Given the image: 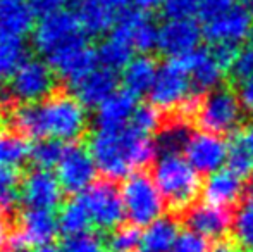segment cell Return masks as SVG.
Masks as SVG:
<instances>
[{"mask_svg":"<svg viewBox=\"0 0 253 252\" xmlns=\"http://www.w3.org/2000/svg\"><path fill=\"white\" fill-rule=\"evenodd\" d=\"M160 125H162V114H160L159 109L152 104L140 105V107L136 109V112H134L133 121H131V126H133L134 130L141 131V133H145V135H152L153 131L162 130Z\"/></svg>","mask_w":253,"mask_h":252,"instance_id":"8d00e7d4","label":"cell"},{"mask_svg":"<svg viewBox=\"0 0 253 252\" xmlns=\"http://www.w3.org/2000/svg\"><path fill=\"white\" fill-rule=\"evenodd\" d=\"M97 171L98 166L91 155L90 149L83 147L78 142H73V144H67L64 147L55 175L64 192L81 195L95 183Z\"/></svg>","mask_w":253,"mask_h":252,"instance_id":"30bf717a","label":"cell"},{"mask_svg":"<svg viewBox=\"0 0 253 252\" xmlns=\"http://www.w3.org/2000/svg\"><path fill=\"white\" fill-rule=\"evenodd\" d=\"M86 35L78 14L64 9L38 21L33 30V45L48 62L71 45L88 40Z\"/></svg>","mask_w":253,"mask_h":252,"instance_id":"52a82bcc","label":"cell"},{"mask_svg":"<svg viewBox=\"0 0 253 252\" xmlns=\"http://www.w3.org/2000/svg\"><path fill=\"white\" fill-rule=\"evenodd\" d=\"M150 102L160 112H177L179 118H195L200 99L181 59H169L159 66Z\"/></svg>","mask_w":253,"mask_h":252,"instance_id":"277c9868","label":"cell"},{"mask_svg":"<svg viewBox=\"0 0 253 252\" xmlns=\"http://www.w3.org/2000/svg\"><path fill=\"white\" fill-rule=\"evenodd\" d=\"M30 252H60L59 249H55L53 246H45V247H38V249H33Z\"/></svg>","mask_w":253,"mask_h":252,"instance_id":"f907efd6","label":"cell"},{"mask_svg":"<svg viewBox=\"0 0 253 252\" xmlns=\"http://www.w3.org/2000/svg\"><path fill=\"white\" fill-rule=\"evenodd\" d=\"M238 95H240V101H241V104H243V107L247 109V111L253 112V76L241 81Z\"/></svg>","mask_w":253,"mask_h":252,"instance_id":"f6af8a7d","label":"cell"},{"mask_svg":"<svg viewBox=\"0 0 253 252\" xmlns=\"http://www.w3.org/2000/svg\"><path fill=\"white\" fill-rule=\"evenodd\" d=\"M48 64L64 81L76 87L88 74L93 73L100 62H98L97 50L88 45V40H83L57 54L48 61Z\"/></svg>","mask_w":253,"mask_h":252,"instance_id":"e0dca14e","label":"cell"},{"mask_svg":"<svg viewBox=\"0 0 253 252\" xmlns=\"http://www.w3.org/2000/svg\"><path fill=\"white\" fill-rule=\"evenodd\" d=\"M76 14L88 35H103L114 30L133 0H74Z\"/></svg>","mask_w":253,"mask_h":252,"instance_id":"2e32d148","label":"cell"},{"mask_svg":"<svg viewBox=\"0 0 253 252\" xmlns=\"http://www.w3.org/2000/svg\"><path fill=\"white\" fill-rule=\"evenodd\" d=\"M153 180L172 211H190L200 195V173L188 162L183 152H162L153 162Z\"/></svg>","mask_w":253,"mask_h":252,"instance_id":"3957f363","label":"cell"},{"mask_svg":"<svg viewBox=\"0 0 253 252\" xmlns=\"http://www.w3.org/2000/svg\"><path fill=\"white\" fill-rule=\"evenodd\" d=\"M212 252H238V249L234 246H231V244L222 242V244H219V246H217Z\"/></svg>","mask_w":253,"mask_h":252,"instance_id":"681fc988","label":"cell"},{"mask_svg":"<svg viewBox=\"0 0 253 252\" xmlns=\"http://www.w3.org/2000/svg\"><path fill=\"white\" fill-rule=\"evenodd\" d=\"M229 71L234 80L240 83L253 76V44L245 45L238 50L236 59H234Z\"/></svg>","mask_w":253,"mask_h":252,"instance_id":"60d3db41","label":"cell"},{"mask_svg":"<svg viewBox=\"0 0 253 252\" xmlns=\"http://www.w3.org/2000/svg\"><path fill=\"white\" fill-rule=\"evenodd\" d=\"M157 144L133 126L123 130H97L91 135L90 152L102 171L110 180H126L133 173L152 164Z\"/></svg>","mask_w":253,"mask_h":252,"instance_id":"7a4b0ae2","label":"cell"},{"mask_svg":"<svg viewBox=\"0 0 253 252\" xmlns=\"http://www.w3.org/2000/svg\"><path fill=\"white\" fill-rule=\"evenodd\" d=\"M233 235L241 247L253 251V194L245 197L238 205L233 221Z\"/></svg>","mask_w":253,"mask_h":252,"instance_id":"4dcf8cb0","label":"cell"},{"mask_svg":"<svg viewBox=\"0 0 253 252\" xmlns=\"http://www.w3.org/2000/svg\"><path fill=\"white\" fill-rule=\"evenodd\" d=\"M57 218H59L60 232H62L67 239H69V237L88 233L90 225H93L83 195H76V197L69 199L66 204H62Z\"/></svg>","mask_w":253,"mask_h":252,"instance_id":"4316f807","label":"cell"},{"mask_svg":"<svg viewBox=\"0 0 253 252\" xmlns=\"http://www.w3.org/2000/svg\"><path fill=\"white\" fill-rule=\"evenodd\" d=\"M10 94L23 104H37L53 94L55 71L43 59H26L10 76Z\"/></svg>","mask_w":253,"mask_h":252,"instance_id":"ba28073f","label":"cell"},{"mask_svg":"<svg viewBox=\"0 0 253 252\" xmlns=\"http://www.w3.org/2000/svg\"><path fill=\"white\" fill-rule=\"evenodd\" d=\"M64 189L50 169H31L21 183V199L30 209L53 211L62 202Z\"/></svg>","mask_w":253,"mask_h":252,"instance_id":"9a60e30c","label":"cell"},{"mask_svg":"<svg viewBox=\"0 0 253 252\" xmlns=\"http://www.w3.org/2000/svg\"><path fill=\"white\" fill-rule=\"evenodd\" d=\"M60 252H105V246L100 237L88 232L66 239V242L60 247Z\"/></svg>","mask_w":253,"mask_h":252,"instance_id":"74e56055","label":"cell"},{"mask_svg":"<svg viewBox=\"0 0 253 252\" xmlns=\"http://www.w3.org/2000/svg\"><path fill=\"white\" fill-rule=\"evenodd\" d=\"M238 45H231V44H220V45H212L210 52L215 57V61L224 67V69H231L234 59L238 54Z\"/></svg>","mask_w":253,"mask_h":252,"instance_id":"ee69618b","label":"cell"},{"mask_svg":"<svg viewBox=\"0 0 253 252\" xmlns=\"http://www.w3.org/2000/svg\"><path fill=\"white\" fill-rule=\"evenodd\" d=\"M238 3H240L238 0H198L197 16L207 24L210 21L217 19V17L224 16L226 12H229Z\"/></svg>","mask_w":253,"mask_h":252,"instance_id":"f35d334b","label":"cell"},{"mask_svg":"<svg viewBox=\"0 0 253 252\" xmlns=\"http://www.w3.org/2000/svg\"><path fill=\"white\" fill-rule=\"evenodd\" d=\"M69 2H73V0H28L33 14L40 19L64 10V5Z\"/></svg>","mask_w":253,"mask_h":252,"instance_id":"7bdbcfd3","label":"cell"},{"mask_svg":"<svg viewBox=\"0 0 253 252\" xmlns=\"http://www.w3.org/2000/svg\"><path fill=\"white\" fill-rule=\"evenodd\" d=\"M203 30L195 19H167L159 26V49L169 59H179L198 49Z\"/></svg>","mask_w":253,"mask_h":252,"instance_id":"5bb4252c","label":"cell"},{"mask_svg":"<svg viewBox=\"0 0 253 252\" xmlns=\"http://www.w3.org/2000/svg\"><path fill=\"white\" fill-rule=\"evenodd\" d=\"M134 9L141 10V12H150V10H155L159 7H162L164 0H133Z\"/></svg>","mask_w":253,"mask_h":252,"instance_id":"bcb514c9","label":"cell"},{"mask_svg":"<svg viewBox=\"0 0 253 252\" xmlns=\"http://www.w3.org/2000/svg\"><path fill=\"white\" fill-rule=\"evenodd\" d=\"M252 178H253V173H252Z\"/></svg>","mask_w":253,"mask_h":252,"instance_id":"f5cc1de1","label":"cell"},{"mask_svg":"<svg viewBox=\"0 0 253 252\" xmlns=\"http://www.w3.org/2000/svg\"><path fill=\"white\" fill-rule=\"evenodd\" d=\"M117 85H119L117 71L98 66L93 73H90L74 87V95L86 107H98L110 95L116 94Z\"/></svg>","mask_w":253,"mask_h":252,"instance_id":"603a6c76","label":"cell"},{"mask_svg":"<svg viewBox=\"0 0 253 252\" xmlns=\"http://www.w3.org/2000/svg\"><path fill=\"white\" fill-rule=\"evenodd\" d=\"M252 252H253V251H252Z\"/></svg>","mask_w":253,"mask_h":252,"instance_id":"db71d44e","label":"cell"},{"mask_svg":"<svg viewBox=\"0 0 253 252\" xmlns=\"http://www.w3.org/2000/svg\"><path fill=\"white\" fill-rule=\"evenodd\" d=\"M26 61V45L23 38L0 33V76L10 74Z\"/></svg>","mask_w":253,"mask_h":252,"instance_id":"f546056e","label":"cell"},{"mask_svg":"<svg viewBox=\"0 0 253 252\" xmlns=\"http://www.w3.org/2000/svg\"><path fill=\"white\" fill-rule=\"evenodd\" d=\"M35 14L28 0H0V33L23 38L33 28Z\"/></svg>","mask_w":253,"mask_h":252,"instance_id":"d4e9b609","label":"cell"},{"mask_svg":"<svg viewBox=\"0 0 253 252\" xmlns=\"http://www.w3.org/2000/svg\"><path fill=\"white\" fill-rule=\"evenodd\" d=\"M248 5H250L252 9H253V0H248Z\"/></svg>","mask_w":253,"mask_h":252,"instance_id":"816d5d0a","label":"cell"},{"mask_svg":"<svg viewBox=\"0 0 253 252\" xmlns=\"http://www.w3.org/2000/svg\"><path fill=\"white\" fill-rule=\"evenodd\" d=\"M110 33L123 38L133 47L134 52L140 54H148L159 45V26L147 12H141L138 9L124 12Z\"/></svg>","mask_w":253,"mask_h":252,"instance_id":"ac0fdd59","label":"cell"},{"mask_svg":"<svg viewBox=\"0 0 253 252\" xmlns=\"http://www.w3.org/2000/svg\"><path fill=\"white\" fill-rule=\"evenodd\" d=\"M9 242H10L9 226H7L5 219L0 216V252H3L5 247H9Z\"/></svg>","mask_w":253,"mask_h":252,"instance_id":"7dc6e473","label":"cell"},{"mask_svg":"<svg viewBox=\"0 0 253 252\" xmlns=\"http://www.w3.org/2000/svg\"><path fill=\"white\" fill-rule=\"evenodd\" d=\"M241 138H243V142L247 144V147L250 149V152L253 154V121L245 126L243 133H241Z\"/></svg>","mask_w":253,"mask_h":252,"instance_id":"c3c4849f","label":"cell"},{"mask_svg":"<svg viewBox=\"0 0 253 252\" xmlns=\"http://www.w3.org/2000/svg\"><path fill=\"white\" fill-rule=\"evenodd\" d=\"M198 10V0H164L162 12L167 19H193Z\"/></svg>","mask_w":253,"mask_h":252,"instance_id":"ab89813d","label":"cell"},{"mask_svg":"<svg viewBox=\"0 0 253 252\" xmlns=\"http://www.w3.org/2000/svg\"><path fill=\"white\" fill-rule=\"evenodd\" d=\"M133 52L134 50L129 44H126L123 38L110 33V37L105 38L100 44L97 54H98V62H100V66L117 71V69H124V67L131 62Z\"/></svg>","mask_w":253,"mask_h":252,"instance_id":"f1b7e54d","label":"cell"},{"mask_svg":"<svg viewBox=\"0 0 253 252\" xmlns=\"http://www.w3.org/2000/svg\"><path fill=\"white\" fill-rule=\"evenodd\" d=\"M253 35V9L248 3H238L224 16L203 26V37L212 45H238Z\"/></svg>","mask_w":253,"mask_h":252,"instance_id":"4fadbf2b","label":"cell"},{"mask_svg":"<svg viewBox=\"0 0 253 252\" xmlns=\"http://www.w3.org/2000/svg\"><path fill=\"white\" fill-rule=\"evenodd\" d=\"M30 151L26 137L14 130H0V168H17L30 159Z\"/></svg>","mask_w":253,"mask_h":252,"instance_id":"83f0119b","label":"cell"},{"mask_svg":"<svg viewBox=\"0 0 253 252\" xmlns=\"http://www.w3.org/2000/svg\"><path fill=\"white\" fill-rule=\"evenodd\" d=\"M59 232V218L55 212L28 207L19 216L16 232L10 235L9 249L12 252H26L52 246Z\"/></svg>","mask_w":253,"mask_h":252,"instance_id":"9c48e42d","label":"cell"},{"mask_svg":"<svg viewBox=\"0 0 253 252\" xmlns=\"http://www.w3.org/2000/svg\"><path fill=\"white\" fill-rule=\"evenodd\" d=\"M179 59L190 73L197 92H210L220 87L226 69L215 61L210 49H197L195 52Z\"/></svg>","mask_w":253,"mask_h":252,"instance_id":"7402d4cb","label":"cell"},{"mask_svg":"<svg viewBox=\"0 0 253 252\" xmlns=\"http://www.w3.org/2000/svg\"><path fill=\"white\" fill-rule=\"evenodd\" d=\"M234 216L227 207L209 204H195L186 212V225L191 232L205 237L207 240H222L233 232Z\"/></svg>","mask_w":253,"mask_h":252,"instance_id":"d6986e66","label":"cell"},{"mask_svg":"<svg viewBox=\"0 0 253 252\" xmlns=\"http://www.w3.org/2000/svg\"><path fill=\"white\" fill-rule=\"evenodd\" d=\"M90 211L91 223L100 230H116L126 216L121 189L112 182H97L81 194Z\"/></svg>","mask_w":253,"mask_h":252,"instance_id":"8fae6325","label":"cell"},{"mask_svg":"<svg viewBox=\"0 0 253 252\" xmlns=\"http://www.w3.org/2000/svg\"><path fill=\"white\" fill-rule=\"evenodd\" d=\"M226 168H229L231 171L243 176V178H247L250 173H253V154L241 137L234 138L229 144V154H227Z\"/></svg>","mask_w":253,"mask_h":252,"instance_id":"e575fe53","label":"cell"},{"mask_svg":"<svg viewBox=\"0 0 253 252\" xmlns=\"http://www.w3.org/2000/svg\"><path fill=\"white\" fill-rule=\"evenodd\" d=\"M136 95L127 90H117L105 102H102L95 112V125L97 130H123L133 121L136 112Z\"/></svg>","mask_w":253,"mask_h":252,"instance_id":"44dd1931","label":"cell"},{"mask_svg":"<svg viewBox=\"0 0 253 252\" xmlns=\"http://www.w3.org/2000/svg\"><path fill=\"white\" fill-rule=\"evenodd\" d=\"M243 104L240 95L229 87H219L210 90L200 99L195 121L202 131L215 135L233 133L243 119Z\"/></svg>","mask_w":253,"mask_h":252,"instance_id":"8992f818","label":"cell"},{"mask_svg":"<svg viewBox=\"0 0 253 252\" xmlns=\"http://www.w3.org/2000/svg\"><path fill=\"white\" fill-rule=\"evenodd\" d=\"M179 237V225L170 216H162L155 219L148 226H145L141 233L140 252H170Z\"/></svg>","mask_w":253,"mask_h":252,"instance_id":"484cf974","label":"cell"},{"mask_svg":"<svg viewBox=\"0 0 253 252\" xmlns=\"http://www.w3.org/2000/svg\"><path fill=\"white\" fill-rule=\"evenodd\" d=\"M64 147L60 142L52 140V138H42L35 145H31L30 159L35 168L38 169H50L57 168L60 157H62Z\"/></svg>","mask_w":253,"mask_h":252,"instance_id":"d6a6232c","label":"cell"},{"mask_svg":"<svg viewBox=\"0 0 253 252\" xmlns=\"http://www.w3.org/2000/svg\"><path fill=\"white\" fill-rule=\"evenodd\" d=\"M190 130L181 119L162 126L157 137V149L162 152H183V147L190 137Z\"/></svg>","mask_w":253,"mask_h":252,"instance_id":"836d02e7","label":"cell"},{"mask_svg":"<svg viewBox=\"0 0 253 252\" xmlns=\"http://www.w3.org/2000/svg\"><path fill=\"white\" fill-rule=\"evenodd\" d=\"M21 180L16 168H0V212H10L21 199Z\"/></svg>","mask_w":253,"mask_h":252,"instance_id":"1f68e13d","label":"cell"},{"mask_svg":"<svg viewBox=\"0 0 253 252\" xmlns=\"http://www.w3.org/2000/svg\"><path fill=\"white\" fill-rule=\"evenodd\" d=\"M157 73H159L157 62L148 54H141L131 59V62L124 67L121 81H123L124 90L138 97V95L150 94Z\"/></svg>","mask_w":253,"mask_h":252,"instance_id":"cb8c5ba5","label":"cell"},{"mask_svg":"<svg viewBox=\"0 0 253 252\" xmlns=\"http://www.w3.org/2000/svg\"><path fill=\"white\" fill-rule=\"evenodd\" d=\"M141 233L138 226L134 225H121L112 230V235L109 239V247L112 252H134L140 249Z\"/></svg>","mask_w":253,"mask_h":252,"instance_id":"d590c367","label":"cell"},{"mask_svg":"<svg viewBox=\"0 0 253 252\" xmlns=\"http://www.w3.org/2000/svg\"><path fill=\"white\" fill-rule=\"evenodd\" d=\"M245 194V178L231 171L229 168H222L219 171L207 176L203 183L202 195L205 202L219 207H227L241 202Z\"/></svg>","mask_w":253,"mask_h":252,"instance_id":"ffe728a7","label":"cell"},{"mask_svg":"<svg viewBox=\"0 0 253 252\" xmlns=\"http://www.w3.org/2000/svg\"><path fill=\"white\" fill-rule=\"evenodd\" d=\"M170 252H212L209 246V240L205 237L198 235V233L186 230V232L179 233L176 244H174Z\"/></svg>","mask_w":253,"mask_h":252,"instance_id":"b9f144b4","label":"cell"},{"mask_svg":"<svg viewBox=\"0 0 253 252\" xmlns=\"http://www.w3.org/2000/svg\"><path fill=\"white\" fill-rule=\"evenodd\" d=\"M126 218L134 226H148L155 219L162 218L166 199L153 176L143 171L133 173L124 180L121 187Z\"/></svg>","mask_w":253,"mask_h":252,"instance_id":"5b68a950","label":"cell"},{"mask_svg":"<svg viewBox=\"0 0 253 252\" xmlns=\"http://www.w3.org/2000/svg\"><path fill=\"white\" fill-rule=\"evenodd\" d=\"M9 123L23 137L73 144L86 131L88 112L76 95L52 94L42 102L23 104L9 111Z\"/></svg>","mask_w":253,"mask_h":252,"instance_id":"6da1fadb","label":"cell"},{"mask_svg":"<svg viewBox=\"0 0 253 252\" xmlns=\"http://www.w3.org/2000/svg\"><path fill=\"white\" fill-rule=\"evenodd\" d=\"M229 142L209 131H195L188 137L183 155L200 175H212L227 162Z\"/></svg>","mask_w":253,"mask_h":252,"instance_id":"7c38bea8","label":"cell"}]
</instances>
